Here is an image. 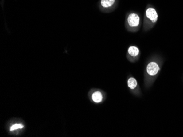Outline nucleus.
I'll use <instances>...</instances> for the list:
<instances>
[{"instance_id":"nucleus-1","label":"nucleus","mask_w":183,"mask_h":137,"mask_svg":"<svg viewBox=\"0 0 183 137\" xmlns=\"http://www.w3.org/2000/svg\"><path fill=\"white\" fill-rule=\"evenodd\" d=\"M162 64V58L157 55L148 59L144 71V83L146 90L150 89L153 86L160 73Z\"/></svg>"},{"instance_id":"nucleus-2","label":"nucleus","mask_w":183,"mask_h":137,"mask_svg":"<svg viewBox=\"0 0 183 137\" xmlns=\"http://www.w3.org/2000/svg\"><path fill=\"white\" fill-rule=\"evenodd\" d=\"M158 15L155 8L151 5H148L145 9L142 30L147 32L154 27L158 20Z\"/></svg>"},{"instance_id":"nucleus-3","label":"nucleus","mask_w":183,"mask_h":137,"mask_svg":"<svg viewBox=\"0 0 183 137\" xmlns=\"http://www.w3.org/2000/svg\"><path fill=\"white\" fill-rule=\"evenodd\" d=\"M142 25V19L140 15L135 12H130L126 14L125 26L130 32L135 33L140 30Z\"/></svg>"},{"instance_id":"nucleus-4","label":"nucleus","mask_w":183,"mask_h":137,"mask_svg":"<svg viewBox=\"0 0 183 137\" xmlns=\"http://www.w3.org/2000/svg\"><path fill=\"white\" fill-rule=\"evenodd\" d=\"M127 85L130 91L135 96L141 97L142 96V92L141 91L140 86L138 83L137 79L132 76H130L127 79Z\"/></svg>"},{"instance_id":"nucleus-5","label":"nucleus","mask_w":183,"mask_h":137,"mask_svg":"<svg viewBox=\"0 0 183 137\" xmlns=\"http://www.w3.org/2000/svg\"><path fill=\"white\" fill-rule=\"evenodd\" d=\"M140 49L135 46H130L127 50V58L131 63H135L140 59Z\"/></svg>"},{"instance_id":"nucleus-6","label":"nucleus","mask_w":183,"mask_h":137,"mask_svg":"<svg viewBox=\"0 0 183 137\" xmlns=\"http://www.w3.org/2000/svg\"><path fill=\"white\" fill-rule=\"evenodd\" d=\"M118 0H100L99 8L103 12H111L116 8Z\"/></svg>"},{"instance_id":"nucleus-7","label":"nucleus","mask_w":183,"mask_h":137,"mask_svg":"<svg viewBox=\"0 0 183 137\" xmlns=\"http://www.w3.org/2000/svg\"><path fill=\"white\" fill-rule=\"evenodd\" d=\"M104 99V93L99 90H95L91 94V99L95 103H100Z\"/></svg>"},{"instance_id":"nucleus-8","label":"nucleus","mask_w":183,"mask_h":137,"mask_svg":"<svg viewBox=\"0 0 183 137\" xmlns=\"http://www.w3.org/2000/svg\"><path fill=\"white\" fill-rule=\"evenodd\" d=\"M24 127V125L21 124H15L12 125L10 128V131H13L14 130H18V129H21Z\"/></svg>"}]
</instances>
